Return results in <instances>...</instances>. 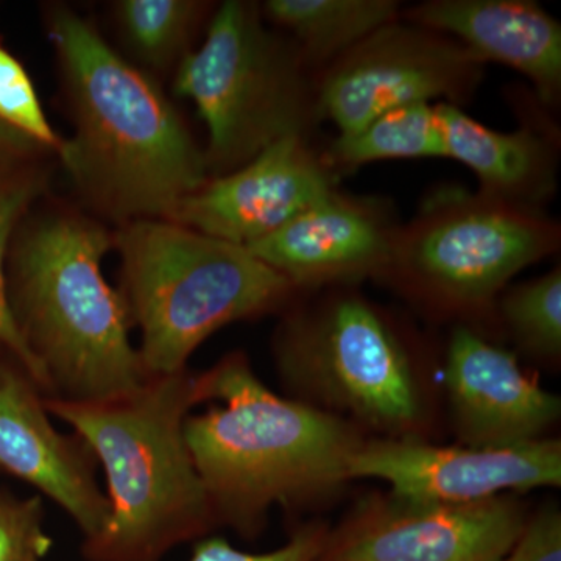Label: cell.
Masks as SVG:
<instances>
[{
    "label": "cell",
    "instance_id": "26",
    "mask_svg": "<svg viewBox=\"0 0 561 561\" xmlns=\"http://www.w3.org/2000/svg\"><path fill=\"white\" fill-rule=\"evenodd\" d=\"M502 561H561V515L546 507L524 524L518 540Z\"/></svg>",
    "mask_w": 561,
    "mask_h": 561
},
{
    "label": "cell",
    "instance_id": "5",
    "mask_svg": "<svg viewBox=\"0 0 561 561\" xmlns=\"http://www.w3.org/2000/svg\"><path fill=\"white\" fill-rule=\"evenodd\" d=\"M113 245L122 261L119 294L140 328L149 378L186 370L214 332L275 311L297 291L245 247L175 221H128Z\"/></svg>",
    "mask_w": 561,
    "mask_h": 561
},
{
    "label": "cell",
    "instance_id": "10",
    "mask_svg": "<svg viewBox=\"0 0 561 561\" xmlns=\"http://www.w3.org/2000/svg\"><path fill=\"white\" fill-rule=\"evenodd\" d=\"M526 518L518 502L409 500L391 494L362 504L328 534L320 561H502Z\"/></svg>",
    "mask_w": 561,
    "mask_h": 561
},
{
    "label": "cell",
    "instance_id": "23",
    "mask_svg": "<svg viewBox=\"0 0 561 561\" xmlns=\"http://www.w3.org/2000/svg\"><path fill=\"white\" fill-rule=\"evenodd\" d=\"M0 122L35 140L44 150H60L61 138L47 121L31 76L0 47Z\"/></svg>",
    "mask_w": 561,
    "mask_h": 561
},
{
    "label": "cell",
    "instance_id": "21",
    "mask_svg": "<svg viewBox=\"0 0 561 561\" xmlns=\"http://www.w3.org/2000/svg\"><path fill=\"white\" fill-rule=\"evenodd\" d=\"M501 319L516 343L538 359L561 354V268L513 287L500 302Z\"/></svg>",
    "mask_w": 561,
    "mask_h": 561
},
{
    "label": "cell",
    "instance_id": "25",
    "mask_svg": "<svg viewBox=\"0 0 561 561\" xmlns=\"http://www.w3.org/2000/svg\"><path fill=\"white\" fill-rule=\"evenodd\" d=\"M330 531L311 526L291 535L287 545L267 553H250L232 548L220 537L195 542L190 561H319Z\"/></svg>",
    "mask_w": 561,
    "mask_h": 561
},
{
    "label": "cell",
    "instance_id": "27",
    "mask_svg": "<svg viewBox=\"0 0 561 561\" xmlns=\"http://www.w3.org/2000/svg\"><path fill=\"white\" fill-rule=\"evenodd\" d=\"M35 140L0 122V183L18 175V169L43 151Z\"/></svg>",
    "mask_w": 561,
    "mask_h": 561
},
{
    "label": "cell",
    "instance_id": "13",
    "mask_svg": "<svg viewBox=\"0 0 561 561\" xmlns=\"http://www.w3.org/2000/svg\"><path fill=\"white\" fill-rule=\"evenodd\" d=\"M400 224L386 198L335 187L249 250L297 290L346 287L381 278Z\"/></svg>",
    "mask_w": 561,
    "mask_h": 561
},
{
    "label": "cell",
    "instance_id": "4",
    "mask_svg": "<svg viewBox=\"0 0 561 561\" xmlns=\"http://www.w3.org/2000/svg\"><path fill=\"white\" fill-rule=\"evenodd\" d=\"M113 238L98 221L58 213L10 247L11 311L47 379V397L117 400L149 379L130 341V316L102 262Z\"/></svg>",
    "mask_w": 561,
    "mask_h": 561
},
{
    "label": "cell",
    "instance_id": "11",
    "mask_svg": "<svg viewBox=\"0 0 561 561\" xmlns=\"http://www.w3.org/2000/svg\"><path fill=\"white\" fill-rule=\"evenodd\" d=\"M337 180L309 138L287 136L210 179L169 220L250 249L339 187Z\"/></svg>",
    "mask_w": 561,
    "mask_h": 561
},
{
    "label": "cell",
    "instance_id": "3",
    "mask_svg": "<svg viewBox=\"0 0 561 561\" xmlns=\"http://www.w3.org/2000/svg\"><path fill=\"white\" fill-rule=\"evenodd\" d=\"M197 375L153 376L117 400L44 398L69 424L106 478L110 522L83 542L88 561H161L175 546L198 540L217 519L184 438V421L201 404Z\"/></svg>",
    "mask_w": 561,
    "mask_h": 561
},
{
    "label": "cell",
    "instance_id": "1",
    "mask_svg": "<svg viewBox=\"0 0 561 561\" xmlns=\"http://www.w3.org/2000/svg\"><path fill=\"white\" fill-rule=\"evenodd\" d=\"M49 38L73 127L57 153L77 191L124 224L171 219L209 181L205 149L161 88L90 22L55 9Z\"/></svg>",
    "mask_w": 561,
    "mask_h": 561
},
{
    "label": "cell",
    "instance_id": "24",
    "mask_svg": "<svg viewBox=\"0 0 561 561\" xmlns=\"http://www.w3.org/2000/svg\"><path fill=\"white\" fill-rule=\"evenodd\" d=\"M50 548L39 500L0 494V561H43Z\"/></svg>",
    "mask_w": 561,
    "mask_h": 561
},
{
    "label": "cell",
    "instance_id": "7",
    "mask_svg": "<svg viewBox=\"0 0 561 561\" xmlns=\"http://www.w3.org/2000/svg\"><path fill=\"white\" fill-rule=\"evenodd\" d=\"M560 243V224L545 209L449 184L400 224L381 278L438 311L481 312Z\"/></svg>",
    "mask_w": 561,
    "mask_h": 561
},
{
    "label": "cell",
    "instance_id": "16",
    "mask_svg": "<svg viewBox=\"0 0 561 561\" xmlns=\"http://www.w3.org/2000/svg\"><path fill=\"white\" fill-rule=\"evenodd\" d=\"M401 20L451 36L483 65L522 73L546 110L561 101V25L534 0H426Z\"/></svg>",
    "mask_w": 561,
    "mask_h": 561
},
{
    "label": "cell",
    "instance_id": "2",
    "mask_svg": "<svg viewBox=\"0 0 561 561\" xmlns=\"http://www.w3.org/2000/svg\"><path fill=\"white\" fill-rule=\"evenodd\" d=\"M202 402L219 405L184 421V438L217 523L253 537L268 508L348 481L357 431L341 416L273 393L242 354L197 375Z\"/></svg>",
    "mask_w": 561,
    "mask_h": 561
},
{
    "label": "cell",
    "instance_id": "14",
    "mask_svg": "<svg viewBox=\"0 0 561 561\" xmlns=\"http://www.w3.org/2000/svg\"><path fill=\"white\" fill-rule=\"evenodd\" d=\"M445 381L454 426L468 448H512L540 440L561 413L557 394L527 378L511 351L468 324L454 328Z\"/></svg>",
    "mask_w": 561,
    "mask_h": 561
},
{
    "label": "cell",
    "instance_id": "28",
    "mask_svg": "<svg viewBox=\"0 0 561 561\" xmlns=\"http://www.w3.org/2000/svg\"><path fill=\"white\" fill-rule=\"evenodd\" d=\"M320 561V560H319Z\"/></svg>",
    "mask_w": 561,
    "mask_h": 561
},
{
    "label": "cell",
    "instance_id": "9",
    "mask_svg": "<svg viewBox=\"0 0 561 561\" xmlns=\"http://www.w3.org/2000/svg\"><path fill=\"white\" fill-rule=\"evenodd\" d=\"M485 68L451 36L398 20L317 73L320 116L339 135H351L398 106H463L481 87Z\"/></svg>",
    "mask_w": 561,
    "mask_h": 561
},
{
    "label": "cell",
    "instance_id": "8",
    "mask_svg": "<svg viewBox=\"0 0 561 561\" xmlns=\"http://www.w3.org/2000/svg\"><path fill=\"white\" fill-rule=\"evenodd\" d=\"M279 375L321 411L405 432L423 405L400 335L371 302L335 287L286 317L275 342Z\"/></svg>",
    "mask_w": 561,
    "mask_h": 561
},
{
    "label": "cell",
    "instance_id": "12",
    "mask_svg": "<svg viewBox=\"0 0 561 561\" xmlns=\"http://www.w3.org/2000/svg\"><path fill=\"white\" fill-rule=\"evenodd\" d=\"M350 479L378 478L409 500L476 502L505 490L559 486V440L512 448H445L412 438L364 442L351 457Z\"/></svg>",
    "mask_w": 561,
    "mask_h": 561
},
{
    "label": "cell",
    "instance_id": "15",
    "mask_svg": "<svg viewBox=\"0 0 561 561\" xmlns=\"http://www.w3.org/2000/svg\"><path fill=\"white\" fill-rule=\"evenodd\" d=\"M38 387L0 364V468L46 494L68 513L84 542L101 537L110 502L83 442L55 430Z\"/></svg>",
    "mask_w": 561,
    "mask_h": 561
},
{
    "label": "cell",
    "instance_id": "6",
    "mask_svg": "<svg viewBox=\"0 0 561 561\" xmlns=\"http://www.w3.org/2000/svg\"><path fill=\"white\" fill-rule=\"evenodd\" d=\"M173 91L194 103L206 130L209 180L227 175L287 136L321 121L317 73L257 3L227 0L206 38L176 66Z\"/></svg>",
    "mask_w": 561,
    "mask_h": 561
},
{
    "label": "cell",
    "instance_id": "19",
    "mask_svg": "<svg viewBox=\"0 0 561 561\" xmlns=\"http://www.w3.org/2000/svg\"><path fill=\"white\" fill-rule=\"evenodd\" d=\"M335 175L379 161L446 158L435 103H413L382 113L351 135H337L321 153Z\"/></svg>",
    "mask_w": 561,
    "mask_h": 561
},
{
    "label": "cell",
    "instance_id": "20",
    "mask_svg": "<svg viewBox=\"0 0 561 561\" xmlns=\"http://www.w3.org/2000/svg\"><path fill=\"white\" fill-rule=\"evenodd\" d=\"M208 10L197 0H121L117 22L133 54L151 69L179 66Z\"/></svg>",
    "mask_w": 561,
    "mask_h": 561
},
{
    "label": "cell",
    "instance_id": "18",
    "mask_svg": "<svg viewBox=\"0 0 561 561\" xmlns=\"http://www.w3.org/2000/svg\"><path fill=\"white\" fill-rule=\"evenodd\" d=\"M260 9L316 73L402 13L397 0H267Z\"/></svg>",
    "mask_w": 561,
    "mask_h": 561
},
{
    "label": "cell",
    "instance_id": "22",
    "mask_svg": "<svg viewBox=\"0 0 561 561\" xmlns=\"http://www.w3.org/2000/svg\"><path fill=\"white\" fill-rule=\"evenodd\" d=\"M41 186L43 181L32 173H18L13 179L0 183V345L13 354L22 371L47 394L46 375L22 337L11 311L5 267L18 224L27 213L28 206L38 197Z\"/></svg>",
    "mask_w": 561,
    "mask_h": 561
},
{
    "label": "cell",
    "instance_id": "17",
    "mask_svg": "<svg viewBox=\"0 0 561 561\" xmlns=\"http://www.w3.org/2000/svg\"><path fill=\"white\" fill-rule=\"evenodd\" d=\"M445 139L446 158L467 165L490 197L540 208L557 192L560 133L553 122L534 111L519 128L497 131L461 106L435 103Z\"/></svg>",
    "mask_w": 561,
    "mask_h": 561
}]
</instances>
